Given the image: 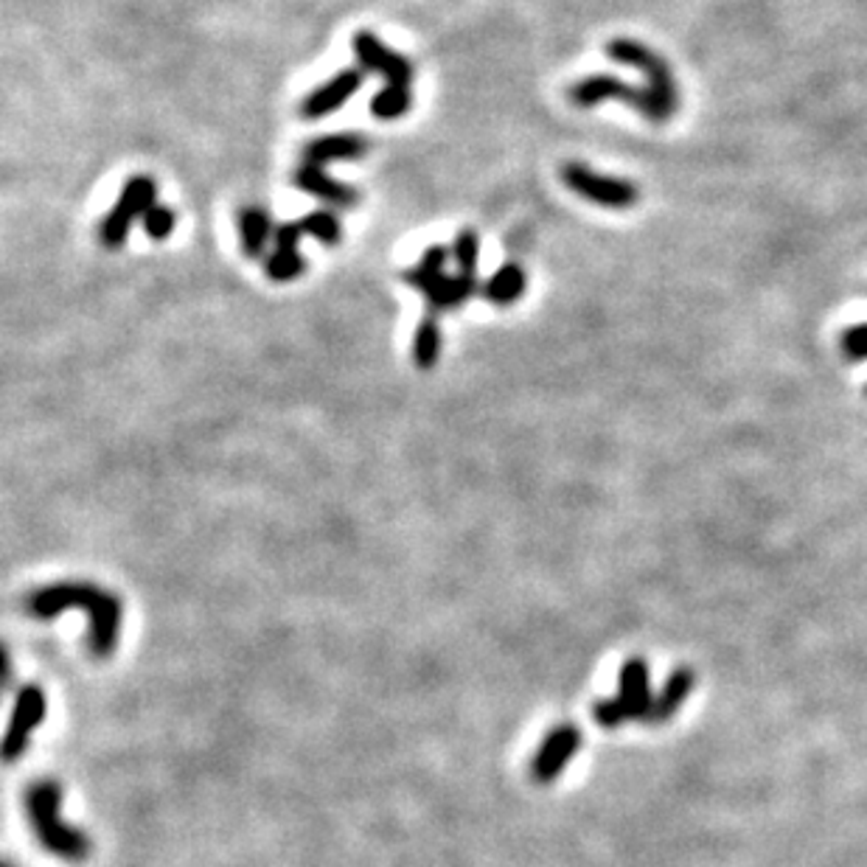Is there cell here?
I'll list each match as a JSON object with an SVG mask.
<instances>
[{
  "label": "cell",
  "instance_id": "cell-1",
  "mask_svg": "<svg viewBox=\"0 0 867 867\" xmlns=\"http://www.w3.org/2000/svg\"><path fill=\"white\" fill-rule=\"evenodd\" d=\"M65 610H85L90 617V651L93 658L107 660L122 637V601L90 582H62L28 592L23 612L37 621H51Z\"/></svg>",
  "mask_w": 867,
  "mask_h": 867
},
{
  "label": "cell",
  "instance_id": "cell-2",
  "mask_svg": "<svg viewBox=\"0 0 867 867\" xmlns=\"http://www.w3.org/2000/svg\"><path fill=\"white\" fill-rule=\"evenodd\" d=\"M62 789L54 780H37L26 792V814L35 828L37 840L48 854L68 862H85L93 851V842L79 828L62 823L60 817Z\"/></svg>",
  "mask_w": 867,
  "mask_h": 867
},
{
  "label": "cell",
  "instance_id": "cell-3",
  "mask_svg": "<svg viewBox=\"0 0 867 867\" xmlns=\"http://www.w3.org/2000/svg\"><path fill=\"white\" fill-rule=\"evenodd\" d=\"M568 99L570 104L582 110H590L601 102H624L651 124H665L674 118V110L665 107L651 88H635V85H626L617 76L607 74H592L587 79L573 81L568 88Z\"/></svg>",
  "mask_w": 867,
  "mask_h": 867
},
{
  "label": "cell",
  "instance_id": "cell-4",
  "mask_svg": "<svg viewBox=\"0 0 867 867\" xmlns=\"http://www.w3.org/2000/svg\"><path fill=\"white\" fill-rule=\"evenodd\" d=\"M157 205V183L152 175H132L124 183L116 205L104 214L99 225V239L107 251H122L127 244L132 225L146 217V211Z\"/></svg>",
  "mask_w": 867,
  "mask_h": 867
},
{
  "label": "cell",
  "instance_id": "cell-5",
  "mask_svg": "<svg viewBox=\"0 0 867 867\" xmlns=\"http://www.w3.org/2000/svg\"><path fill=\"white\" fill-rule=\"evenodd\" d=\"M562 183L568 186L573 194H578L582 200L592 205L610 211H626L635 208L640 200V189L632 180L624 177L601 175V171L584 166V163H564L562 166Z\"/></svg>",
  "mask_w": 867,
  "mask_h": 867
},
{
  "label": "cell",
  "instance_id": "cell-6",
  "mask_svg": "<svg viewBox=\"0 0 867 867\" xmlns=\"http://www.w3.org/2000/svg\"><path fill=\"white\" fill-rule=\"evenodd\" d=\"M607 56L615 62H621V65H629V68L640 71V74L649 79L646 81V88L654 90V93L660 95V102L677 113V107H679L677 79H674V74H671L668 62H665L658 51H651V48L643 46L640 40L615 37L612 42H607Z\"/></svg>",
  "mask_w": 867,
  "mask_h": 867
},
{
  "label": "cell",
  "instance_id": "cell-7",
  "mask_svg": "<svg viewBox=\"0 0 867 867\" xmlns=\"http://www.w3.org/2000/svg\"><path fill=\"white\" fill-rule=\"evenodd\" d=\"M654 699L649 693V671L643 660H629L621 674V697L607 699L596 705V722L601 727H617L629 718H643L649 722Z\"/></svg>",
  "mask_w": 867,
  "mask_h": 867
},
{
  "label": "cell",
  "instance_id": "cell-8",
  "mask_svg": "<svg viewBox=\"0 0 867 867\" xmlns=\"http://www.w3.org/2000/svg\"><path fill=\"white\" fill-rule=\"evenodd\" d=\"M352 51L357 56V62L371 74H380L385 79V85H405L410 88L413 81V62L407 60L405 54L387 48L380 37L373 31H357L352 37Z\"/></svg>",
  "mask_w": 867,
  "mask_h": 867
},
{
  "label": "cell",
  "instance_id": "cell-9",
  "mask_svg": "<svg viewBox=\"0 0 867 867\" xmlns=\"http://www.w3.org/2000/svg\"><path fill=\"white\" fill-rule=\"evenodd\" d=\"M46 693L37 688V685H26L17 693V702H14V713L12 722H9L7 730V741H3V761L7 764H14L21 758L23 752L28 750V739L31 732L42 725L46 718Z\"/></svg>",
  "mask_w": 867,
  "mask_h": 867
},
{
  "label": "cell",
  "instance_id": "cell-10",
  "mask_svg": "<svg viewBox=\"0 0 867 867\" xmlns=\"http://www.w3.org/2000/svg\"><path fill=\"white\" fill-rule=\"evenodd\" d=\"M366 85V68H343L326 79L323 85L313 90V93L304 95L301 102V116L306 122H318V118L332 116L337 113L343 104H348L354 99V93H359V88Z\"/></svg>",
  "mask_w": 867,
  "mask_h": 867
},
{
  "label": "cell",
  "instance_id": "cell-11",
  "mask_svg": "<svg viewBox=\"0 0 867 867\" xmlns=\"http://www.w3.org/2000/svg\"><path fill=\"white\" fill-rule=\"evenodd\" d=\"M578 747H582V732L576 727H553L545 736L543 747L536 750L534 761H531V775H534L536 783H553L564 773V766L570 764V758L576 755Z\"/></svg>",
  "mask_w": 867,
  "mask_h": 867
},
{
  "label": "cell",
  "instance_id": "cell-12",
  "mask_svg": "<svg viewBox=\"0 0 867 867\" xmlns=\"http://www.w3.org/2000/svg\"><path fill=\"white\" fill-rule=\"evenodd\" d=\"M292 186L304 194H313L315 200H323L326 205H334V208H354L359 200L352 186L340 183L337 177L329 175L323 166H313V163H301L298 169L292 171Z\"/></svg>",
  "mask_w": 867,
  "mask_h": 867
},
{
  "label": "cell",
  "instance_id": "cell-13",
  "mask_svg": "<svg viewBox=\"0 0 867 867\" xmlns=\"http://www.w3.org/2000/svg\"><path fill=\"white\" fill-rule=\"evenodd\" d=\"M371 150V141L359 132H334V136H320L304 146V163L313 166H329V163H346L366 157Z\"/></svg>",
  "mask_w": 867,
  "mask_h": 867
},
{
  "label": "cell",
  "instance_id": "cell-14",
  "mask_svg": "<svg viewBox=\"0 0 867 867\" xmlns=\"http://www.w3.org/2000/svg\"><path fill=\"white\" fill-rule=\"evenodd\" d=\"M474 292H481V284H477V278L474 276H463V272H458V276H447V272H444V276H438L435 281H430V284L421 290V295L428 298L430 309H435V313H452V309L467 304Z\"/></svg>",
  "mask_w": 867,
  "mask_h": 867
},
{
  "label": "cell",
  "instance_id": "cell-15",
  "mask_svg": "<svg viewBox=\"0 0 867 867\" xmlns=\"http://www.w3.org/2000/svg\"><path fill=\"white\" fill-rule=\"evenodd\" d=\"M237 231L244 256L262 258L267 253L270 239L276 237V225H272L270 211L262 208V205H247V208L239 211Z\"/></svg>",
  "mask_w": 867,
  "mask_h": 867
},
{
  "label": "cell",
  "instance_id": "cell-16",
  "mask_svg": "<svg viewBox=\"0 0 867 867\" xmlns=\"http://www.w3.org/2000/svg\"><path fill=\"white\" fill-rule=\"evenodd\" d=\"M528 290V276L517 262H506L500 270H495L481 286V295L495 306H514Z\"/></svg>",
  "mask_w": 867,
  "mask_h": 867
},
{
  "label": "cell",
  "instance_id": "cell-17",
  "mask_svg": "<svg viewBox=\"0 0 867 867\" xmlns=\"http://www.w3.org/2000/svg\"><path fill=\"white\" fill-rule=\"evenodd\" d=\"M441 357V326L435 315L421 318L413 334V362L419 371H433Z\"/></svg>",
  "mask_w": 867,
  "mask_h": 867
},
{
  "label": "cell",
  "instance_id": "cell-18",
  "mask_svg": "<svg viewBox=\"0 0 867 867\" xmlns=\"http://www.w3.org/2000/svg\"><path fill=\"white\" fill-rule=\"evenodd\" d=\"M413 107V93L405 85H385L371 99V116L380 122H399Z\"/></svg>",
  "mask_w": 867,
  "mask_h": 867
},
{
  "label": "cell",
  "instance_id": "cell-19",
  "mask_svg": "<svg viewBox=\"0 0 867 867\" xmlns=\"http://www.w3.org/2000/svg\"><path fill=\"white\" fill-rule=\"evenodd\" d=\"M449 262V251L444 247V244H433V247H428V251L421 253V258L416 262L410 270L401 272V278H405V284H410L413 290H424V286L430 284V281H435L438 276H444V267H447Z\"/></svg>",
  "mask_w": 867,
  "mask_h": 867
},
{
  "label": "cell",
  "instance_id": "cell-20",
  "mask_svg": "<svg viewBox=\"0 0 867 867\" xmlns=\"http://www.w3.org/2000/svg\"><path fill=\"white\" fill-rule=\"evenodd\" d=\"M301 228H304L306 237L318 239L320 244H326V247H334V244L343 242V225H340L337 214H332V211H309V214H304V217L298 219Z\"/></svg>",
  "mask_w": 867,
  "mask_h": 867
},
{
  "label": "cell",
  "instance_id": "cell-21",
  "mask_svg": "<svg viewBox=\"0 0 867 867\" xmlns=\"http://www.w3.org/2000/svg\"><path fill=\"white\" fill-rule=\"evenodd\" d=\"M306 272V258L298 251H276L265 258V276L276 284H292Z\"/></svg>",
  "mask_w": 867,
  "mask_h": 867
},
{
  "label": "cell",
  "instance_id": "cell-22",
  "mask_svg": "<svg viewBox=\"0 0 867 867\" xmlns=\"http://www.w3.org/2000/svg\"><path fill=\"white\" fill-rule=\"evenodd\" d=\"M688 688H691V674H688V671H677V674L668 679V685H665V691L654 699L649 722H665L668 716H674V711H677L679 702L685 699Z\"/></svg>",
  "mask_w": 867,
  "mask_h": 867
},
{
  "label": "cell",
  "instance_id": "cell-23",
  "mask_svg": "<svg viewBox=\"0 0 867 867\" xmlns=\"http://www.w3.org/2000/svg\"><path fill=\"white\" fill-rule=\"evenodd\" d=\"M455 265L461 267L463 276L477 278V262H481V237L472 228H463L452 242Z\"/></svg>",
  "mask_w": 867,
  "mask_h": 867
},
{
  "label": "cell",
  "instance_id": "cell-24",
  "mask_svg": "<svg viewBox=\"0 0 867 867\" xmlns=\"http://www.w3.org/2000/svg\"><path fill=\"white\" fill-rule=\"evenodd\" d=\"M143 231H146V237L155 239V242H166V239L175 233L177 228V217L175 211L169 208V205H152L150 211H146V217L141 219Z\"/></svg>",
  "mask_w": 867,
  "mask_h": 867
},
{
  "label": "cell",
  "instance_id": "cell-25",
  "mask_svg": "<svg viewBox=\"0 0 867 867\" xmlns=\"http://www.w3.org/2000/svg\"><path fill=\"white\" fill-rule=\"evenodd\" d=\"M842 354L847 359H854V362L867 359V323L845 329V334H842Z\"/></svg>",
  "mask_w": 867,
  "mask_h": 867
},
{
  "label": "cell",
  "instance_id": "cell-26",
  "mask_svg": "<svg viewBox=\"0 0 867 867\" xmlns=\"http://www.w3.org/2000/svg\"><path fill=\"white\" fill-rule=\"evenodd\" d=\"M304 228H301L298 219H286V222L276 225V237H272V242H276V247H281V251H298L301 239H304Z\"/></svg>",
  "mask_w": 867,
  "mask_h": 867
}]
</instances>
